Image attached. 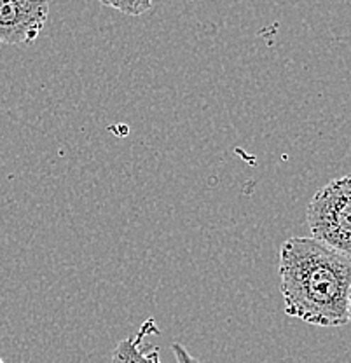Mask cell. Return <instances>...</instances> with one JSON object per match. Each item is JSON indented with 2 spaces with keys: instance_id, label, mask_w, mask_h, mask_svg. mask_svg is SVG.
I'll list each match as a JSON object with an SVG mask.
<instances>
[{
  "instance_id": "3",
  "label": "cell",
  "mask_w": 351,
  "mask_h": 363,
  "mask_svg": "<svg viewBox=\"0 0 351 363\" xmlns=\"http://www.w3.org/2000/svg\"><path fill=\"white\" fill-rule=\"evenodd\" d=\"M49 16L48 0H0V44L30 45Z\"/></svg>"
},
{
  "instance_id": "5",
  "label": "cell",
  "mask_w": 351,
  "mask_h": 363,
  "mask_svg": "<svg viewBox=\"0 0 351 363\" xmlns=\"http://www.w3.org/2000/svg\"><path fill=\"white\" fill-rule=\"evenodd\" d=\"M98 2L128 16H140L152 7V0H98Z\"/></svg>"
},
{
  "instance_id": "2",
  "label": "cell",
  "mask_w": 351,
  "mask_h": 363,
  "mask_svg": "<svg viewBox=\"0 0 351 363\" xmlns=\"http://www.w3.org/2000/svg\"><path fill=\"white\" fill-rule=\"evenodd\" d=\"M306 222L311 238L351 259V175L330 180L315 192Z\"/></svg>"
},
{
  "instance_id": "1",
  "label": "cell",
  "mask_w": 351,
  "mask_h": 363,
  "mask_svg": "<svg viewBox=\"0 0 351 363\" xmlns=\"http://www.w3.org/2000/svg\"><path fill=\"white\" fill-rule=\"evenodd\" d=\"M278 274L286 315L316 327L350 323V257L315 238L294 236L283 241Z\"/></svg>"
},
{
  "instance_id": "6",
  "label": "cell",
  "mask_w": 351,
  "mask_h": 363,
  "mask_svg": "<svg viewBox=\"0 0 351 363\" xmlns=\"http://www.w3.org/2000/svg\"><path fill=\"white\" fill-rule=\"evenodd\" d=\"M348 321L351 323V292H350V306H348Z\"/></svg>"
},
{
  "instance_id": "7",
  "label": "cell",
  "mask_w": 351,
  "mask_h": 363,
  "mask_svg": "<svg viewBox=\"0 0 351 363\" xmlns=\"http://www.w3.org/2000/svg\"><path fill=\"white\" fill-rule=\"evenodd\" d=\"M0 363H6V362H4V360H2V358H0Z\"/></svg>"
},
{
  "instance_id": "4",
  "label": "cell",
  "mask_w": 351,
  "mask_h": 363,
  "mask_svg": "<svg viewBox=\"0 0 351 363\" xmlns=\"http://www.w3.org/2000/svg\"><path fill=\"white\" fill-rule=\"evenodd\" d=\"M154 327H156L154 320H147L137 335H130V337L119 340L114 353H112L111 363H161L157 346H145L143 344L145 334L152 330ZM172 350L177 363H201L194 354L189 353L184 344L173 342Z\"/></svg>"
}]
</instances>
